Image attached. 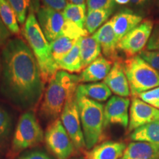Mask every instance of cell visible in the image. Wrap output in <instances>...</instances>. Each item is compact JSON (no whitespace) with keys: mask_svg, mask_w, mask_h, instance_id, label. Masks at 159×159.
<instances>
[{"mask_svg":"<svg viewBox=\"0 0 159 159\" xmlns=\"http://www.w3.org/2000/svg\"><path fill=\"white\" fill-rule=\"evenodd\" d=\"M1 91L23 109L39 103L44 90L41 69L34 54L22 39L7 41L1 55Z\"/></svg>","mask_w":159,"mask_h":159,"instance_id":"1","label":"cell"},{"mask_svg":"<svg viewBox=\"0 0 159 159\" xmlns=\"http://www.w3.org/2000/svg\"><path fill=\"white\" fill-rule=\"evenodd\" d=\"M79 76L63 70L57 71L49 80L46 89L40 113L47 120L54 121L61 116L69 97L76 93Z\"/></svg>","mask_w":159,"mask_h":159,"instance_id":"2","label":"cell"},{"mask_svg":"<svg viewBox=\"0 0 159 159\" xmlns=\"http://www.w3.org/2000/svg\"><path fill=\"white\" fill-rule=\"evenodd\" d=\"M23 35L37 60L43 82L49 81L58 67L52 55L50 43L43 34L33 8L24 25Z\"/></svg>","mask_w":159,"mask_h":159,"instance_id":"3","label":"cell"},{"mask_svg":"<svg viewBox=\"0 0 159 159\" xmlns=\"http://www.w3.org/2000/svg\"><path fill=\"white\" fill-rule=\"evenodd\" d=\"M75 98L84 135L85 148L87 150H91L100 142L103 136L104 106L99 102L80 94L77 90Z\"/></svg>","mask_w":159,"mask_h":159,"instance_id":"4","label":"cell"},{"mask_svg":"<svg viewBox=\"0 0 159 159\" xmlns=\"http://www.w3.org/2000/svg\"><path fill=\"white\" fill-rule=\"evenodd\" d=\"M124 67L130 94L134 97L159 86V71L139 55L128 57L124 61Z\"/></svg>","mask_w":159,"mask_h":159,"instance_id":"5","label":"cell"},{"mask_svg":"<svg viewBox=\"0 0 159 159\" xmlns=\"http://www.w3.org/2000/svg\"><path fill=\"white\" fill-rule=\"evenodd\" d=\"M43 132L33 111H27L20 116L16 128L8 157L13 158L26 149L41 143Z\"/></svg>","mask_w":159,"mask_h":159,"instance_id":"6","label":"cell"},{"mask_svg":"<svg viewBox=\"0 0 159 159\" xmlns=\"http://www.w3.org/2000/svg\"><path fill=\"white\" fill-rule=\"evenodd\" d=\"M44 139L47 148L57 159H68L74 152L72 141L60 119L48 125Z\"/></svg>","mask_w":159,"mask_h":159,"instance_id":"7","label":"cell"},{"mask_svg":"<svg viewBox=\"0 0 159 159\" xmlns=\"http://www.w3.org/2000/svg\"><path fill=\"white\" fill-rule=\"evenodd\" d=\"M75 94L71 95L67 99L61 114V121L70 136L75 149L83 150L86 148Z\"/></svg>","mask_w":159,"mask_h":159,"instance_id":"8","label":"cell"},{"mask_svg":"<svg viewBox=\"0 0 159 159\" xmlns=\"http://www.w3.org/2000/svg\"><path fill=\"white\" fill-rule=\"evenodd\" d=\"M152 29V21L150 19L144 20L119 41L118 49L123 52L127 57L139 55L147 47Z\"/></svg>","mask_w":159,"mask_h":159,"instance_id":"9","label":"cell"},{"mask_svg":"<svg viewBox=\"0 0 159 159\" xmlns=\"http://www.w3.org/2000/svg\"><path fill=\"white\" fill-rule=\"evenodd\" d=\"M36 18L43 34L49 43L62 36L66 23L62 12L43 5L37 10Z\"/></svg>","mask_w":159,"mask_h":159,"instance_id":"10","label":"cell"},{"mask_svg":"<svg viewBox=\"0 0 159 159\" xmlns=\"http://www.w3.org/2000/svg\"><path fill=\"white\" fill-rule=\"evenodd\" d=\"M157 120H159V109L154 108L138 97H134L130 108L128 133Z\"/></svg>","mask_w":159,"mask_h":159,"instance_id":"11","label":"cell"},{"mask_svg":"<svg viewBox=\"0 0 159 159\" xmlns=\"http://www.w3.org/2000/svg\"><path fill=\"white\" fill-rule=\"evenodd\" d=\"M130 99L126 97L114 96L104 107V127L119 125L126 128L129 124L128 109Z\"/></svg>","mask_w":159,"mask_h":159,"instance_id":"12","label":"cell"},{"mask_svg":"<svg viewBox=\"0 0 159 159\" xmlns=\"http://www.w3.org/2000/svg\"><path fill=\"white\" fill-rule=\"evenodd\" d=\"M104 83L111 92L116 96L128 97L130 95V86L125 71L124 62L120 59L114 61L111 71L104 80Z\"/></svg>","mask_w":159,"mask_h":159,"instance_id":"13","label":"cell"},{"mask_svg":"<svg viewBox=\"0 0 159 159\" xmlns=\"http://www.w3.org/2000/svg\"><path fill=\"white\" fill-rule=\"evenodd\" d=\"M100 45L103 54L106 58L114 62L119 59L118 40L110 21L105 23L92 35Z\"/></svg>","mask_w":159,"mask_h":159,"instance_id":"14","label":"cell"},{"mask_svg":"<svg viewBox=\"0 0 159 159\" xmlns=\"http://www.w3.org/2000/svg\"><path fill=\"white\" fill-rule=\"evenodd\" d=\"M118 41L143 21L142 16L130 10L118 12L110 20Z\"/></svg>","mask_w":159,"mask_h":159,"instance_id":"15","label":"cell"},{"mask_svg":"<svg viewBox=\"0 0 159 159\" xmlns=\"http://www.w3.org/2000/svg\"><path fill=\"white\" fill-rule=\"evenodd\" d=\"M113 62L103 56H99L81 71L80 83H97L105 80L112 68Z\"/></svg>","mask_w":159,"mask_h":159,"instance_id":"16","label":"cell"},{"mask_svg":"<svg viewBox=\"0 0 159 159\" xmlns=\"http://www.w3.org/2000/svg\"><path fill=\"white\" fill-rule=\"evenodd\" d=\"M127 146L125 143L107 141L96 145L86 153V159H119Z\"/></svg>","mask_w":159,"mask_h":159,"instance_id":"17","label":"cell"},{"mask_svg":"<svg viewBox=\"0 0 159 159\" xmlns=\"http://www.w3.org/2000/svg\"><path fill=\"white\" fill-rule=\"evenodd\" d=\"M119 159H159V147L146 142H131Z\"/></svg>","mask_w":159,"mask_h":159,"instance_id":"18","label":"cell"},{"mask_svg":"<svg viewBox=\"0 0 159 159\" xmlns=\"http://www.w3.org/2000/svg\"><path fill=\"white\" fill-rule=\"evenodd\" d=\"M100 45L93 36H85L80 39V56L83 69L86 68L100 56Z\"/></svg>","mask_w":159,"mask_h":159,"instance_id":"19","label":"cell"},{"mask_svg":"<svg viewBox=\"0 0 159 159\" xmlns=\"http://www.w3.org/2000/svg\"><path fill=\"white\" fill-rule=\"evenodd\" d=\"M77 91L87 98L97 102H105L111 96V91L103 83H91L88 84H79Z\"/></svg>","mask_w":159,"mask_h":159,"instance_id":"20","label":"cell"},{"mask_svg":"<svg viewBox=\"0 0 159 159\" xmlns=\"http://www.w3.org/2000/svg\"><path fill=\"white\" fill-rule=\"evenodd\" d=\"M130 139L134 142L150 143L159 147V120L136 129L131 133Z\"/></svg>","mask_w":159,"mask_h":159,"instance_id":"21","label":"cell"},{"mask_svg":"<svg viewBox=\"0 0 159 159\" xmlns=\"http://www.w3.org/2000/svg\"><path fill=\"white\" fill-rule=\"evenodd\" d=\"M114 10H88L85 21V29L90 34H94L97 30L106 23Z\"/></svg>","mask_w":159,"mask_h":159,"instance_id":"22","label":"cell"},{"mask_svg":"<svg viewBox=\"0 0 159 159\" xmlns=\"http://www.w3.org/2000/svg\"><path fill=\"white\" fill-rule=\"evenodd\" d=\"M80 39L77 40L74 47L68 54L57 63L58 69L70 73L80 72L83 69L80 56Z\"/></svg>","mask_w":159,"mask_h":159,"instance_id":"23","label":"cell"},{"mask_svg":"<svg viewBox=\"0 0 159 159\" xmlns=\"http://www.w3.org/2000/svg\"><path fill=\"white\" fill-rule=\"evenodd\" d=\"M77 41V40L76 39L62 35L49 43L52 55L56 64L71 50Z\"/></svg>","mask_w":159,"mask_h":159,"instance_id":"24","label":"cell"},{"mask_svg":"<svg viewBox=\"0 0 159 159\" xmlns=\"http://www.w3.org/2000/svg\"><path fill=\"white\" fill-rule=\"evenodd\" d=\"M66 21L76 25L81 29H85V21L86 17V5L67 4L62 11Z\"/></svg>","mask_w":159,"mask_h":159,"instance_id":"25","label":"cell"},{"mask_svg":"<svg viewBox=\"0 0 159 159\" xmlns=\"http://www.w3.org/2000/svg\"><path fill=\"white\" fill-rule=\"evenodd\" d=\"M0 19L11 33L19 34L20 29L16 16L7 0H0Z\"/></svg>","mask_w":159,"mask_h":159,"instance_id":"26","label":"cell"},{"mask_svg":"<svg viewBox=\"0 0 159 159\" xmlns=\"http://www.w3.org/2000/svg\"><path fill=\"white\" fill-rule=\"evenodd\" d=\"M11 128V117L8 112L0 105V155L7 148Z\"/></svg>","mask_w":159,"mask_h":159,"instance_id":"27","label":"cell"},{"mask_svg":"<svg viewBox=\"0 0 159 159\" xmlns=\"http://www.w3.org/2000/svg\"><path fill=\"white\" fill-rule=\"evenodd\" d=\"M12 9L15 12L18 22L25 25L27 19V13L31 4V0H7Z\"/></svg>","mask_w":159,"mask_h":159,"instance_id":"28","label":"cell"},{"mask_svg":"<svg viewBox=\"0 0 159 159\" xmlns=\"http://www.w3.org/2000/svg\"><path fill=\"white\" fill-rule=\"evenodd\" d=\"M136 97L152 107L159 109V86L145 92L141 93Z\"/></svg>","mask_w":159,"mask_h":159,"instance_id":"29","label":"cell"},{"mask_svg":"<svg viewBox=\"0 0 159 159\" xmlns=\"http://www.w3.org/2000/svg\"><path fill=\"white\" fill-rule=\"evenodd\" d=\"M114 0H86L88 10H114Z\"/></svg>","mask_w":159,"mask_h":159,"instance_id":"30","label":"cell"},{"mask_svg":"<svg viewBox=\"0 0 159 159\" xmlns=\"http://www.w3.org/2000/svg\"><path fill=\"white\" fill-rule=\"evenodd\" d=\"M139 55L151 66L159 71V51H151L144 49Z\"/></svg>","mask_w":159,"mask_h":159,"instance_id":"31","label":"cell"},{"mask_svg":"<svg viewBox=\"0 0 159 159\" xmlns=\"http://www.w3.org/2000/svg\"><path fill=\"white\" fill-rule=\"evenodd\" d=\"M146 49L151 51H159V25H157L152 29Z\"/></svg>","mask_w":159,"mask_h":159,"instance_id":"32","label":"cell"},{"mask_svg":"<svg viewBox=\"0 0 159 159\" xmlns=\"http://www.w3.org/2000/svg\"><path fill=\"white\" fill-rule=\"evenodd\" d=\"M41 2L44 6L60 12H62L67 5L66 0H41Z\"/></svg>","mask_w":159,"mask_h":159,"instance_id":"33","label":"cell"},{"mask_svg":"<svg viewBox=\"0 0 159 159\" xmlns=\"http://www.w3.org/2000/svg\"><path fill=\"white\" fill-rule=\"evenodd\" d=\"M11 35V32L6 27L4 23L0 19V47L5 45L7 42V39Z\"/></svg>","mask_w":159,"mask_h":159,"instance_id":"34","label":"cell"},{"mask_svg":"<svg viewBox=\"0 0 159 159\" xmlns=\"http://www.w3.org/2000/svg\"><path fill=\"white\" fill-rule=\"evenodd\" d=\"M19 159H50L45 153L39 151L31 152L28 154L20 157Z\"/></svg>","mask_w":159,"mask_h":159,"instance_id":"35","label":"cell"},{"mask_svg":"<svg viewBox=\"0 0 159 159\" xmlns=\"http://www.w3.org/2000/svg\"><path fill=\"white\" fill-rule=\"evenodd\" d=\"M152 0H131L130 3L137 7H146L150 5Z\"/></svg>","mask_w":159,"mask_h":159,"instance_id":"36","label":"cell"},{"mask_svg":"<svg viewBox=\"0 0 159 159\" xmlns=\"http://www.w3.org/2000/svg\"><path fill=\"white\" fill-rule=\"evenodd\" d=\"M69 4H74V5H84L85 0H66Z\"/></svg>","mask_w":159,"mask_h":159,"instance_id":"37","label":"cell"},{"mask_svg":"<svg viewBox=\"0 0 159 159\" xmlns=\"http://www.w3.org/2000/svg\"><path fill=\"white\" fill-rule=\"evenodd\" d=\"M131 0H114L115 3L118 4V5H127V4L130 3Z\"/></svg>","mask_w":159,"mask_h":159,"instance_id":"38","label":"cell"},{"mask_svg":"<svg viewBox=\"0 0 159 159\" xmlns=\"http://www.w3.org/2000/svg\"><path fill=\"white\" fill-rule=\"evenodd\" d=\"M2 71V65H1V58H0V75H1Z\"/></svg>","mask_w":159,"mask_h":159,"instance_id":"39","label":"cell"},{"mask_svg":"<svg viewBox=\"0 0 159 159\" xmlns=\"http://www.w3.org/2000/svg\"><path fill=\"white\" fill-rule=\"evenodd\" d=\"M74 159H84V158H74Z\"/></svg>","mask_w":159,"mask_h":159,"instance_id":"40","label":"cell"}]
</instances>
